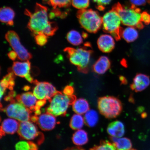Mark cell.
Here are the masks:
<instances>
[{
    "label": "cell",
    "instance_id": "ac0fdd59",
    "mask_svg": "<svg viewBox=\"0 0 150 150\" xmlns=\"http://www.w3.org/2000/svg\"><path fill=\"white\" fill-rule=\"evenodd\" d=\"M107 132L111 137H121L125 134L124 125L122 122L119 121L112 122L108 125Z\"/></svg>",
    "mask_w": 150,
    "mask_h": 150
},
{
    "label": "cell",
    "instance_id": "4fadbf2b",
    "mask_svg": "<svg viewBox=\"0 0 150 150\" xmlns=\"http://www.w3.org/2000/svg\"><path fill=\"white\" fill-rule=\"evenodd\" d=\"M37 123L42 130L50 131L55 127L57 123V120L55 116L47 112L39 116Z\"/></svg>",
    "mask_w": 150,
    "mask_h": 150
},
{
    "label": "cell",
    "instance_id": "277c9868",
    "mask_svg": "<svg viewBox=\"0 0 150 150\" xmlns=\"http://www.w3.org/2000/svg\"><path fill=\"white\" fill-rule=\"evenodd\" d=\"M77 17L81 27L90 33H97L102 25V18L92 9L79 10Z\"/></svg>",
    "mask_w": 150,
    "mask_h": 150
},
{
    "label": "cell",
    "instance_id": "7a4b0ae2",
    "mask_svg": "<svg viewBox=\"0 0 150 150\" xmlns=\"http://www.w3.org/2000/svg\"><path fill=\"white\" fill-rule=\"evenodd\" d=\"M26 14L30 17L28 28L35 35L43 33L51 23L49 21L47 8L40 4H36L33 13L27 11Z\"/></svg>",
    "mask_w": 150,
    "mask_h": 150
},
{
    "label": "cell",
    "instance_id": "74e56055",
    "mask_svg": "<svg viewBox=\"0 0 150 150\" xmlns=\"http://www.w3.org/2000/svg\"><path fill=\"white\" fill-rule=\"evenodd\" d=\"M74 92V89L72 86H66L63 90V93L68 96H72Z\"/></svg>",
    "mask_w": 150,
    "mask_h": 150
},
{
    "label": "cell",
    "instance_id": "f35d334b",
    "mask_svg": "<svg viewBox=\"0 0 150 150\" xmlns=\"http://www.w3.org/2000/svg\"><path fill=\"white\" fill-rule=\"evenodd\" d=\"M46 103V100H38L36 105L35 107L34 110L40 109L41 108L45 105Z\"/></svg>",
    "mask_w": 150,
    "mask_h": 150
},
{
    "label": "cell",
    "instance_id": "f6af8a7d",
    "mask_svg": "<svg viewBox=\"0 0 150 150\" xmlns=\"http://www.w3.org/2000/svg\"><path fill=\"white\" fill-rule=\"evenodd\" d=\"M30 89V87L29 86H26L25 87H24L23 88V89L24 91H27L29 90Z\"/></svg>",
    "mask_w": 150,
    "mask_h": 150
},
{
    "label": "cell",
    "instance_id": "f546056e",
    "mask_svg": "<svg viewBox=\"0 0 150 150\" xmlns=\"http://www.w3.org/2000/svg\"><path fill=\"white\" fill-rule=\"evenodd\" d=\"M90 150H117L113 143L108 141H103L98 145L95 146Z\"/></svg>",
    "mask_w": 150,
    "mask_h": 150
},
{
    "label": "cell",
    "instance_id": "4316f807",
    "mask_svg": "<svg viewBox=\"0 0 150 150\" xmlns=\"http://www.w3.org/2000/svg\"><path fill=\"white\" fill-rule=\"evenodd\" d=\"M83 35L75 30L69 31L67 35V40L74 46H78L81 44L83 42Z\"/></svg>",
    "mask_w": 150,
    "mask_h": 150
},
{
    "label": "cell",
    "instance_id": "d590c367",
    "mask_svg": "<svg viewBox=\"0 0 150 150\" xmlns=\"http://www.w3.org/2000/svg\"><path fill=\"white\" fill-rule=\"evenodd\" d=\"M142 21L146 25H149L150 23V15L147 12H144L142 14Z\"/></svg>",
    "mask_w": 150,
    "mask_h": 150
},
{
    "label": "cell",
    "instance_id": "cb8c5ba5",
    "mask_svg": "<svg viewBox=\"0 0 150 150\" xmlns=\"http://www.w3.org/2000/svg\"><path fill=\"white\" fill-rule=\"evenodd\" d=\"M110 139L117 150H129L132 147V142L128 138L111 137Z\"/></svg>",
    "mask_w": 150,
    "mask_h": 150
},
{
    "label": "cell",
    "instance_id": "1f68e13d",
    "mask_svg": "<svg viewBox=\"0 0 150 150\" xmlns=\"http://www.w3.org/2000/svg\"><path fill=\"white\" fill-rule=\"evenodd\" d=\"M58 29L57 26L55 22H51L48 27L44 30L43 34L47 37L53 36Z\"/></svg>",
    "mask_w": 150,
    "mask_h": 150
},
{
    "label": "cell",
    "instance_id": "ba28073f",
    "mask_svg": "<svg viewBox=\"0 0 150 150\" xmlns=\"http://www.w3.org/2000/svg\"><path fill=\"white\" fill-rule=\"evenodd\" d=\"M4 111L8 117L17 120L20 122L30 120V111L21 103L13 102L5 109Z\"/></svg>",
    "mask_w": 150,
    "mask_h": 150
},
{
    "label": "cell",
    "instance_id": "5b68a950",
    "mask_svg": "<svg viewBox=\"0 0 150 150\" xmlns=\"http://www.w3.org/2000/svg\"><path fill=\"white\" fill-rule=\"evenodd\" d=\"M98 107L101 114L108 119L117 117L121 113L122 109L121 101L112 96L99 98L98 100Z\"/></svg>",
    "mask_w": 150,
    "mask_h": 150
},
{
    "label": "cell",
    "instance_id": "2e32d148",
    "mask_svg": "<svg viewBox=\"0 0 150 150\" xmlns=\"http://www.w3.org/2000/svg\"><path fill=\"white\" fill-rule=\"evenodd\" d=\"M20 123L17 120L8 117L2 122L1 131L3 134H12L18 132Z\"/></svg>",
    "mask_w": 150,
    "mask_h": 150
},
{
    "label": "cell",
    "instance_id": "7bdbcfd3",
    "mask_svg": "<svg viewBox=\"0 0 150 150\" xmlns=\"http://www.w3.org/2000/svg\"><path fill=\"white\" fill-rule=\"evenodd\" d=\"M42 111L40 109L35 110V115L36 116H39L42 114Z\"/></svg>",
    "mask_w": 150,
    "mask_h": 150
},
{
    "label": "cell",
    "instance_id": "7c38bea8",
    "mask_svg": "<svg viewBox=\"0 0 150 150\" xmlns=\"http://www.w3.org/2000/svg\"><path fill=\"white\" fill-rule=\"evenodd\" d=\"M11 69V71L16 76L25 78L28 81L31 83H33L34 81L35 80L30 74L31 63L29 61L14 62Z\"/></svg>",
    "mask_w": 150,
    "mask_h": 150
},
{
    "label": "cell",
    "instance_id": "8992f818",
    "mask_svg": "<svg viewBox=\"0 0 150 150\" xmlns=\"http://www.w3.org/2000/svg\"><path fill=\"white\" fill-rule=\"evenodd\" d=\"M121 23L119 15L114 8L105 14L102 18L103 30L105 32L111 34L117 40L121 39Z\"/></svg>",
    "mask_w": 150,
    "mask_h": 150
},
{
    "label": "cell",
    "instance_id": "4dcf8cb0",
    "mask_svg": "<svg viewBox=\"0 0 150 150\" xmlns=\"http://www.w3.org/2000/svg\"><path fill=\"white\" fill-rule=\"evenodd\" d=\"M71 4L75 8L82 10L89 7L90 0H71Z\"/></svg>",
    "mask_w": 150,
    "mask_h": 150
},
{
    "label": "cell",
    "instance_id": "9a60e30c",
    "mask_svg": "<svg viewBox=\"0 0 150 150\" xmlns=\"http://www.w3.org/2000/svg\"><path fill=\"white\" fill-rule=\"evenodd\" d=\"M108 34L102 35L97 40L99 49L105 53H109L114 50L115 42L113 37Z\"/></svg>",
    "mask_w": 150,
    "mask_h": 150
},
{
    "label": "cell",
    "instance_id": "30bf717a",
    "mask_svg": "<svg viewBox=\"0 0 150 150\" xmlns=\"http://www.w3.org/2000/svg\"><path fill=\"white\" fill-rule=\"evenodd\" d=\"M33 83L35 86L33 93L38 100H50L57 92L56 88L48 82H39L35 80Z\"/></svg>",
    "mask_w": 150,
    "mask_h": 150
},
{
    "label": "cell",
    "instance_id": "8d00e7d4",
    "mask_svg": "<svg viewBox=\"0 0 150 150\" xmlns=\"http://www.w3.org/2000/svg\"><path fill=\"white\" fill-rule=\"evenodd\" d=\"M132 6L136 7L145 5L147 0H130Z\"/></svg>",
    "mask_w": 150,
    "mask_h": 150
},
{
    "label": "cell",
    "instance_id": "3957f363",
    "mask_svg": "<svg viewBox=\"0 0 150 150\" xmlns=\"http://www.w3.org/2000/svg\"><path fill=\"white\" fill-rule=\"evenodd\" d=\"M76 99L74 95L68 96L57 91L50 99V104L46 108L47 112L56 117L64 115Z\"/></svg>",
    "mask_w": 150,
    "mask_h": 150
},
{
    "label": "cell",
    "instance_id": "ffe728a7",
    "mask_svg": "<svg viewBox=\"0 0 150 150\" xmlns=\"http://www.w3.org/2000/svg\"><path fill=\"white\" fill-rule=\"evenodd\" d=\"M15 74L12 71L5 76L1 82V100L7 88L11 90L13 89L14 84Z\"/></svg>",
    "mask_w": 150,
    "mask_h": 150
},
{
    "label": "cell",
    "instance_id": "d6986e66",
    "mask_svg": "<svg viewBox=\"0 0 150 150\" xmlns=\"http://www.w3.org/2000/svg\"><path fill=\"white\" fill-rule=\"evenodd\" d=\"M17 99L18 102L21 103L30 110L34 109L38 100L33 93L30 92L18 96Z\"/></svg>",
    "mask_w": 150,
    "mask_h": 150
},
{
    "label": "cell",
    "instance_id": "8fae6325",
    "mask_svg": "<svg viewBox=\"0 0 150 150\" xmlns=\"http://www.w3.org/2000/svg\"><path fill=\"white\" fill-rule=\"evenodd\" d=\"M18 133L22 139L28 141L35 140L39 135L36 125L30 120L20 122Z\"/></svg>",
    "mask_w": 150,
    "mask_h": 150
},
{
    "label": "cell",
    "instance_id": "52a82bcc",
    "mask_svg": "<svg viewBox=\"0 0 150 150\" xmlns=\"http://www.w3.org/2000/svg\"><path fill=\"white\" fill-rule=\"evenodd\" d=\"M113 8L119 14L122 23L124 25L136 28L142 22L140 9L136 7L132 6L130 7H127L118 3Z\"/></svg>",
    "mask_w": 150,
    "mask_h": 150
},
{
    "label": "cell",
    "instance_id": "ee69618b",
    "mask_svg": "<svg viewBox=\"0 0 150 150\" xmlns=\"http://www.w3.org/2000/svg\"><path fill=\"white\" fill-rule=\"evenodd\" d=\"M67 150H84L83 149H80L79 148H72V149H70Z\"/></svg>",
    "mask_w": 150,
    "mask_h": 150
},
{
    "label": "cell",
    "instance_id": "bcb514c9",
    "mask_svg": "<svg viewBox=\"0 0 150 150\" xmlns=\"http://www.w3.org/2000/svg\"><path fill=\"white\" fill-rule=\"evenodd\" d=\"M129 150H137L135 149H129Z\"/></svg>",
    "mask_w": 150,
    "mask_h": 150
},
{
    "label": "cell",
    "instance_id": "6da1fadb",
    "mask_svg": "<svg viewBox=\"0 0 150 150\" xmlns=\"http://www.w3.org/2000/svg\"><path fill=\"white\" fill-rule=\"evenodd\" d=\"M85 47L75 49L65 48L64 51L67 54L71 63L77 67L81 72L87 74L89 71V67L92 50L88 48L90 46L89 43L84 45Z\"/></svg>",
    "mask_w": 150,
    "mask_h": 150
},
{
    "label": "cell",
    "instance_id": "603a6c76",
    "mask_svg": "<svg viewBox=\"0 0 150 150\" xmlns=\"http://www.w3.org/2000/svg\"><path fill=\"white\" fill-rule=\"evenodd\" d=\"M121 37L127 42H134L139 36V33L135 27H127L122 29L121 31Z\"/></svg>",
    "mask_w": 150,
    "mask_h": 150
},
{
    "label": "cell",
    "instance_id": "e575fe53",
    "mask_svg": "<svg viewBox=\"0 0 150 150\" xmlns=\"http://www.w3.org/2000/svg\"><path fill=\"white\" fill-rule=\"evenodd\" d=\"M94 2L98 6L99 10H103L104 6L109 4L112 0H93Z\"/></svg>",
    "mask_w": 150,
    "mask_h": 150
},
{
    "label": "cell",
    "instance_id": "9c48e42d",
    "mask_svg": "<svg viewBox=\"0 0 150 150\" xmlns=\"http://www.w3.org/2000/svg\"><path fill=\"white\" fill-rule=\"evenodd\" d=\"M5 38L17 54L19 59L27 61H29L32 58L31 54L22 45L18 35L15 31H8L5 35Z\"/></svg>",
    "mask_w": 150,
    "mask_h": 150
},
{
    "label": "cell",
    "instance_id": "7402d4cb",
    "mask_svg": "<svg viewBox=\"0 0 150 150\" xmlns=\"http://www.w3.org/2000/svg\"><path fill=\"white\" fill-rule=\"evenodd\" d=\"M15 13L14 11L9 7H4L0 11V20L2 23L13 25Z\"/></svg>",
    "mask_w": 150,
    "mask_h": 150
},
{
    "label": "cell",
    "instance_id": "836d02e7",
    "mask_svg": "<svg viewBox=\"0 0 150 150\" xmlns=\"http://www.w3.org/2000/svg\"><path fill=\"white\" fill-rule=\"evenodd\" d=\"M47 37L43 33L38 34L35 35V39L37 44L40 46H43L47 42Z\"/></svg>",
    "mask_w": 150,
    "mask_h": 150
},
{
    "label": "cell",
    "instance_id": "484cf974",
    "mask_svg": "<svg viewBox=\"0 0 150 150\" xmlns=\"http://www.w3.org/2000/svg\"><path fill=\"white\" fill-rule=\"evenodd\" d=\"M99 115L96 110H89L84 114V119L86 125L90 127L97 125L99 121Z\"/></svg>",
    "mask_w": 150,
    "mask_h": 150
},
{
    "label": "cell",
    "instance_id": "60d3db41",
    "mask_svg": "<svg viewBox=\"0 0 150 150\" xmlns=\"http://www.w3.org/2000/svg\"><path fill=\"white\" fill-rule=\"evenodd\" d=\"M30 142V150H38V147L36 144L33 142Z\"/></svg>",
    "mask_w": 150,
    "mask_h": 150
},
{
    "label": "cell",
    "instance_id": "d6a6232c",
    "mask_svg": "<svg viewBox=\"0 0 150 150\" xmlns=\"http://www.w3.org/2000/svg\"><path fill=\"white\" fill-rule=\"evenodd\" d=\"M15 147L16 150H30V142L24 139L17 142Z\"/></svg>",
    "mask_w": 150,
    "mask_h": 150
},
{
    "label": "cell",
    "instance_id": "f1b7e54d",
    "mask_svg": "<svg viewBox=\"0 0 150 150\" xmlns=\"http://www.w3.org/2000/svg\"><path fill=\"white\" fill-rule=\"evenodd\" d=\"M44 3L51 6L54 9L67 7L71 3V0H43Z\"/></svg>",
    "mask_w": 150,
    "mask_h": 150
},
{
    "label": "cell",
    "instance_id": "d4e9b609",
    "mask_svg": "<svg viewBox=\"0 0 150 150\" xmlns=\"http://www.w3.org/2000/svg\"><path fill=\"white\" fill-rule=\"evenodd\" d=\"M72 140L76 146L85 145L89 140L87 133L81 129L76 130L73 134Z\"/></svg>",
    "mask_w": 150,
    "mask_h": 150
},
{
    "label": "cell",
    "instance_id": "83f0119b",
    "mask_svg": "<svg viewBox=\"0 0 150 150\" xmlns=\"http://www.w3.org/2000/svg\"><path fill=\"white\" fill-rule=\"evenodd\" d=\"M85 123L84 117L81 114L76 113L71 117L70 125L73 130H77L81 129Z\"/></svg>",
    "mask_w": 150,
    "mask_h": 150
},
{
    "label": "cell",
    "instance_id": "5bb4252c",
    "mask_svg": "<svg viewBox=\"0 0 150 150\" xmlns=\"http://www.w3.org/2000/svg\"><path fill=\"white\" fill-rule=\"evenodd\" d=\"M150 84L149 77L145 74H137L133 80L130 87L133 91L138 92L144 91Z\"/></svg>",
    "mask_w": 150,
    "mask_h": 150
},
{
    "label": "cell",
    "instance_id": "b9f144b4",
    "mask_svg": "<svg viewBox=\"0 0 150 150\" xmlns=\"http://www.w3.org/2000/svg\"><path fill=\"white\" fill-rule=\"evenodd\" d=\"M38 119V117L37 116H33L30 117V120L33 122V123L37 122Z\"/></svg>",
    "mask_w": 150,
    "mask_h": 150
},
{
    "label": "cell",
    "instance_id": "e0dca14e",
    "mask_svg": "<svg viewBox=\"0 0 150 150\" xmlns=\"http://www.w3.org/2000/svg\"><path fill=\"white\" fill-rule=\"evenodd\" d=\"M111 63L107 56H101L93 65L94 72L98 74H103L109 69Z\"/></svg>",
    "mask_w": 150,
    "mask_h": 150
},
{
    "label": "cell",
    "instance_id": "44dd1931",
    "mask_svg": "<svg viewBox=\"0 0 150 150\" xmlns=\"http://www.w3.org/2000/svg\"><path fill=\"white\" fill-rule=\"evenodd\" d=\"M72 108L76 114L83 115L88 111L90 106L88 102L83 98L76 99L73 103Z\"/></svg>",
    "mask_w": 150,
    "mask_h": 150
},
{
    "label": "cell",
    "instance_id": "ab89813d",
    "mask_svg": "<svg viewBox=\"0 0 150 150\" xmlns=\"http://www.w3.org/2000/svg\"><path fill=\"white\" fill-rule=\"evenodd\" d=\"M8 55L9 59L13 61H14L16 59L17 57H18L17 54L14 51L9 52L8 54Z\"/></svg>",
    "mask_w": 150,
    "mask_h": 150
}]
</instances>
